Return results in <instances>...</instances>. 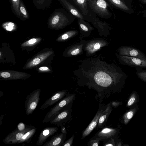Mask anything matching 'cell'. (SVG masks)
Returning <instances> with one entry per match:
<instances>
[{
	"instance_id": "6da1fadb",
	"label": "cell",
	"mask_w": 146,
	"mask_h": 146,
	"mask_svg": "<svg viewBox=\"0 0 146 146\" xmlns=\"http://www.w3.org/2000/svg\"><path fill=\"white\" fill-rule=\"evenodd\" d=\"M73 72L79 81L95 88L116 86L128 75L116 65L108 64L99 56L81 60L79 68Z\"/></svg>"
},
{
	"instance_id": "7a4b0ae2",
	"label": "cell",
	"mask_w": 146,
	"mask_h": 146,
	"mask_svg": "<svg viewBox=\"0 0 146 146\" xmlns=\"http://www.w3.org/2000/svg\"><path fill=\"white\" fill-rule=\"evenodd\" d=\"M87 2L91 10L99 16L104 19L111 16L108 9L109 5L106 0H87Z\"/></svg>"
},
{
	"instance_id": "3957f363",
	"label": "cell",
	"mask_w": 146,
	"mask_h": 146,
	"mask_svg": "<svg viewBox=\"0 0 146 146\" xmlns=\"http://www.w3.org/2000/svg\"><path fill=\"white\" fill-rule=\"evenodd\" d=\"M75 94L68 95L61 101L58 102L47 112L43 122L44 123L49 122L50 119L58 113L61 110L68 106L74 100Z\"/></svg>"
},
{
	"instance_id": "277c9868",
	"label": "cell",
	"mask_w": 146,
	"mask_h": 146,
	"mask_svg": "<svg viewBox=\"0 0 146 146\" xmlns=\"http://www.w3.org/2000/svg\"><path fill=\"white\" fill-rule=\"evenodd\" d=\"M41 92L40 89H38L31 92L26 98L25 103L26 114H32L36 108L40 100Z\"/></svg>"
},
{
	"instance_id": "5b68a950",
	"label": "cell",
	"mask_w": 146,
	"mask_h": 146,
	"mask_svg": "<svg viewBox=\"0 0 146 146\" xmlns=\"http://www.w3.org/2000/svg\"><path fill=\"white\" fill-rule=\"evenodd\" d=\"M116 56L120 63L135 68H146V60L137 58L120 55L117 53Z\"/></svg>"
},
{
	"instance_id": "8992f818",
	"label": "cell",
	"mask_w": 146,
	"mask_h": 146,
	"mask_svg": "<svg viewBox=\"0 0 146 146\" xmlns=\"http://www.w3.org/2000/svg\"><path fill=\"white\" fill-rule=\"evenodd\" d=\"M34 127L27 126L26 129L23 131H20L17 128L9 134L3 140L5 143L8 144H15L18 143L23 138L24 134Z\"/></svg>"
},
{
	"instance_id": "52a82bcc",
	"label": "cell",
	"mask_w": 146,
	"mask_h": 146,
	"mask_svg": "<svg viewBox=\"0 0 146 146\" xmlns=\"http://www.w3.org/2000/svg\"><path fill=\"white\" fill-rule=\"evenodd\" d=\"M119 54L146 60V55L139 50L134 47L123 46L117 50Z\"/></svg>"
},
{
	"instance_id": "ba28073f",
	"label": "cell",
	"mask_w": 146,
	"mask_h": 146,
	"mask_svg": "<svg viewBox=\"0 0 146 146\" xmlns=\"http://www.w3.org/2000/svg\"><path fill=\"white\" fill-rule=\"evenodd\" d=\"M67 106L61 110L50 120L49 122L52 124L60 126L67 120L71 113Z\"/></svg>"
},
{
	"instance_id": "9c48e42d",
	"label": "cell",
	"mask_w": 146,
	"mask_h": 146,
	"mask_svg": "<svg viewBox=\"0 0 146 146\" xmlns=\"http://www.w3.org/2000/svg\"><path fill=\"white\" fill-rule=\"evenodd\" d=\"M69 21L67 17L60 12H57L51 17L49 21L50 25L52 27H62L66 25Z\"/></svg>"
},
{
	"instance_id": "30bf717a",
	"label": "cell",
	"mask_w": 146,
	"mask_h": 146,
	"mask_svg": "<svg viewBox=\"0 0 146 146\" xmlns=\"http://www.w3.org/2000/svg\"><path fill=\"white\" fill-rule=\"evenodd\" d=\"M65 90L56 92L52 94V96L47 100L40 106V110H43L58 102L62 100L66 94Z\"/></svg>"
},
{
	"instance_id": "8fae6325",
	"label": "cell",
	"mask_w": 146,
	"mask_h": 146,
	"mask_svg": "<svg viewBox=\"0 0 146 146\" xmlns=\"http://www.w3.org/2000/svg\"><path fill=\"white\" fill-rule=\"evenodd\" d=\"M117 131L115 129L105 127L97 132L93 138L101 140L112 138L116 133Z\"/></svg>"
},
{
	"instance_id": "7c38bea8",
	"label": "cell",
	"mask_w": 146,
	"mask_h": 146,
	"mask_svg": "<svg viewBox=\"0 0 146 146\" xmlns=\"http://www.w3.org/2000/svg\"><path fill=\"white\" fill-rule=\"evenodd\" d=\"M58 130V128L56 127L45 128L40 133L36 144L39 146L42 145L49 137L56 133Z\"/></svg>"
},
{
	"instance_id": "4fadbf2b",
	"label": "cell",
	"mask_w": 146,
	"mask_h": 146,
	"mask_svg": "<svg viewBox=\"0 0 146 146\" xmlns=\"http://www.w3.org/2000/svg\"><path fill=\"white\" fill-rule=\"evenodd\" d=\"M104 108H99L96 115L87 128L83 132L82 139L88 135L97 125L99 118L103 111Z\"/></svg>"
},
{
	"instance_id": "5bb4252c",
	"label": "cell",
	"mask_w": 146,
	"mask_h": 146,
	"mask_svg": "<svg viewBox=\"0 0 146 146\" xmlns=\"http://www.w3.org/2000/svg\"><path fill=\"white\" fill-rule=\"evenodd\" d=\"M66 133H61L55 135L51 139L46 143L43 146H60L63 143L65 139Z\"/></svg>"
},
{
	"instance_id": "9a60e30c",
	"label": "cell",
	"mask_w": 146,
	"mask_h": 146,
	"mask_svg": "<svg viewBox=\"0 0 146 146\" xmlns=\"http://www.w3.org/2000/svg\"><path fill=\"white\" fill-rule=\"evenodd\" d=\"M112 110V106L110 103H109L106 107L104 108L99 119L98 124V127L101 128L103 127Z\"/></svg>"
},
{
	"instance_id": "2e32d148",
	"label": "cell",
	"mask_w": 146,
	"mask_h": 146,
	"mask_svg": "<svg viewBox=\"0 0 146 146\" xmlns=\"http://www.w3.org/2000/svg\"><path fill=\"white\" fill-rule=\"evenodd\" d=\"M62 3L74 16L79 19H84L83 16L73 5L66 0H60Z\"/></svg>"
},
{
	"instance_id": "e0dca14e",
	"label": "cell",
	"mask_w": 146,
	"mask_h": 146,
	"mask_svg": "<svg viewBox=\"0 0 146 146\" xmlns=\"http://www.w3.org/2000/svg\"><path fill=\"white\" fill-rule=\"evenodd\" d=\"M52 53V52L49 51L40 54L29 63L26 67L30 68L38 64Z\"/></svg>"
},
{
	"instance_id": "ac0fdd59",
	"label": "cell",
	"mask_w": 146,
	"mask_h": 146,
	"mask_svg": "<svg viewBox=\"0 0 146 146\" xmlns=\"http://www.w3.org/2000/svg\"><path fill=\"white\" fill-rule=\"evenodd\" d=\"M74 2L81 10L83 16L88 14L89 9L88 7L87 0H74Z\"/></svg>"
},
{
	"instance_id": "d6986e66",
	"label": "cell",
	"mask_w": 146,
	"mask_h": 146,
	"mask_svg": "<svg viewBox=\"0 0 146 146\" xmlns=\"http://www.w3.org/2000/svg\"><path fill=\"white\" fill-rule=\"evenodd\" d=\"M104 45V43L101 41H96L89 44L86 47V49L89 52L93 53L99 49Z\"/></svg>"
},
{
	"instance_id": "ffe728a7",
	"label": "cell",
	"mask_w": 146,
	"mask_h": 146,
	"mask_svg": "<svg viewBox=\"0 0 146 146\" xmlns=\"http://www.w3.org/2000/svg\"><path fill=\"white\" fill-rule=\"evenodd\" d=\"M111 4L121 10L125 11L130 10L127 5L121 0H107Z\"/></svg>"
},
{
	"instance_id": "44dd1931",
	"label": "cell",
	"mask_w": 146,
	"mask_h": 146,
	"mask_svg": "<svg viewBox=\"0 0 146 146\" xmlns=\"http://www.w3.org/2000/svg\"><path fill=\"white\" fill-rule=\"evenodd\" d=\"M36 131V129L35 127L31 129L26 132L24 135L22 139L20 140L18 143L23 142H28L31 139Z\"/></svg>"
},
{
	"instance_id": "7402d4cb",
	"label": "cell",
	"mask_w": 146,
	"mask_h": 146,
	"mask_svg": "<svg viewBox=\"0 0 146 146\" xmlns=\"http://www.w3.org/2000/svg\"><path fill=\"white\" fill-rule=\"evenodd\" d=\"M78 23L80 29L84 31H88L90 29H92V27L85 22L84 19H79Z\"/></svg>"
},
{
	"instance_id": "603a6c76",
	"label": "cell",
	"mask_w": 146,
	"mask_h": 146,
	"mask_svg": "<svg viewBox=\"0 0 146 146\" xmlns=\"http://www.w3.org/2000/svg\"><path fill=\"white\" fill-rule=\"evenodd\" d=\"M13 9L17 15L19 17L21 16L20 10V0H11Z\"/></svg>"
},
{
	"instance_id": "cb8c5ba5",
	"label": "cell",
	"mask_w": 146,
	"mask_h": 146,
	"mask_svg": "<svg viewBox=\"0 0 146 146\" xmlns=\"http://www.w3.org/2000/svg\"><path fill=\"white\" fill-rule=\"evenodd\" d=\"M135 109H131L126 112L123 116L124 122L125 124H127L133 117L135 113Z\"/></svg>"
},
{
	"instance_id": "d4e9b609",
	"label": "cell",
	"mask_w": 146,
	"mask_h": 146,
	"mask_svg": "<svg viewBox=\"0 0 146 146\" xmlns=\"http://www.w3.org/2000/svg\"><path fill=\"white\" fill-rule=\"evenodd\" d=\"M136 75L142 81L146 82V70L142 68H136Z\"/></svg>"
},
{
	"instance_id": "484cf974",
	"label": "cell",
	"mask_w": 146,
	"mask_h": 146,
	"mask_svg": "<svg viewBox=\"0 0 146 146\" xmlns=\"http://www.w3.org/2000/svg\"><path fill=\"white\" fill-rule=\"evenodd\" d=\"M2 26L5 29L8 31H13L16 28V25L12 22L4 23L3 24Z\"/></svg>"
},
{
	"instance_id": "4316f807",
	"label": "cell",
	"mask_w": 146,
	"mask_h": 146,
	"mask_svg": "<svg viewBox=\"0 0 146 146\" xmlns=\"http://www.w3.org/2000/svg\"><path fill=\"white\" fill-rule=\"evenodd\" d=\"M20 10L23 17L25 18H27L28 17L27 13L25 8L23 4V2L21 1L20 5Z\"/></svg>"
},
{
	"instance_id": "83f0119b",
	"label": "cell",
	"mask_w": 146,
	"mask_h": 146,
	"mask_svg": "<svg viewBox=\"0 0 146 146\" xmlns=\"http://www.w3.org/2000/svg\"><path fill=\"white\" fill-rule=\"evenodd\" d=\"M39 39L37 38H33L24 43L22 44L23 46L31 45L34 44L39 41Z\"/></svg>"
},
{
	"instance_id": "f1b7e54d",
	"label": "cell",
	"mask_w": 146,
	"mask_h": 146,
	"mask_svg": "<svg viewBox=\"0 0 146 146\" xmlns=\"http://www.w3.org/2000/svg\"><path fill=\"white\" fill-rule=\"evenodd\" d=\"M136 98V95L135 93L131 95L127 102V106L128 107L133 105L135 102Z\"/></svg>"
},
{
	"instance_id": "f546056e",
	"label": "cell",
	"mask_w": 146,
	"mask_h": 146,
	"mask_svg": "<svg viewBox=\"0 0 146 146\" xmlns=\"http://www.w3.org/2000/svg\"><path fill=\"white\" fill-rule=\"evenodd\" d=\"M76 33V32L74 31H71L67 32L62 36L61 38L63 40H66L68 38L69 36H72V35H74Z\"/></svg>"
},
{
	"instance_id": "4dcf8cb0",
	"label": "cell",
	"mask_w": 146,
	"mask_h": 146,
	"mask_svg": "<svg viewBox=\"0 0 146 146\" xmlns=\"http://www.w3.org/2000/svg\"><path fill=\"white\" fill-rule=\"evenodd\" d=\"M100 143V140L94 139H91L88 143V144L90 146H98Z\"/></svg>"
},
{
	"instance_id": "1f68e13d",
	"label": "cell",
	"mask_w": 146,
	"mask_h": 146,
	"mask_svg": "<svg viewBox=\"0 0 146 146\" xmlns=\"http://www.w3.org/2000/svg\"><path fill=\"white\" fill-rule=\"evenodd\" d=\"M74 137V135L72 136L70 139L64 143L62 145V146H72Z\"/></svg>"
},
{
	"instance_id": "d6a6232c",
	"label": "cell",
	"mask_w": 146,
	"mask_h": 146,
	"mask_svg": "<svg viewBox=\"0 0 146 146\" xmlns=\"http://www.w3.org/2000/svg\"><path fill=\"white\" fill-rule=\"evenodd\" d=\"M25 124L23 123H20L17 126V129L20 131L24 130L27 128Z\"/></svg>"
},
{
	"instance_id": "836d02e7",
	"label": "cell",
	"mask_w": 146,
	"mask_h": 146,
	"mask_svg": "<svg viewBox=\"0 0 146 146\" xmlns=\"http://www.w3.org/2000/svg\"><path fill=\"white\" fill-rule=\"evenodd\" d=\"M113 139H111V140H108L107 142H105L104 143V144L103 145L105 146H113L115 145L114 142L113 140Z\"/></svg>"
},
{
	"instance_id": "e575fe53",
	"label": "cell",
	"mask_w": 146,
	"mask_h": 146,
	"mask_svg": "<svg viewBox=\"0 0 146 146\" xmlns=\"http://www.w3.org/2000/svg\"><path fill=\"white\" fill-rule=\"evenodd\" d=\"M80 52V48H75L71 51L70 54L72 56H75L79 54Z\"/></svg>"
},
{
	"instance_id": "d590c367",
	"label": "cell",
	"mask_w": 146,
	"mask_h": 146,
	"mask_svg": "<svg viewBox=\"0 0 146 146\" xmlns=\"http://www.w3.org/2000/svg\"><path fill=\"white\" fill-rule=\"evenodd\" d=\"M1 76L4 78H9L11 76V74L9 73L8 72H3L1 73Z\"/></svg>"
},
{
	"instance_id": "8d00e7d4",
	"label": "cell",
	"mask_w": 146,
	"mask_h": 146,
	"mask_svg": "<svg viewBox=\"0 0 146 146\" xmlns=\"http://www.w3.org/2000/svg\"><path fill=\"white\" fill-rule=\"evenodd\" d=\"M39 70L41 71H44L49 70L48 68L45 66L41 67L39 68Z\"/></svg>"
},
{
	"instance_id": "74e56055",
	"label": "cell",
	"mask_w": 146,
	"mask_h": 146,
	"mask_svg": "<svg viewBox=\"0 0 146 146\" xmlns=\"http://www.w3.org/2000/svg\"><path fill=\"white\" fill-rule=\"evenodd\" d=\"M118 103L116 102H113L112 103V105L114 107L118 105Z\"/></svg>"
},
{
	"instance_id": "f35d334b",
	"label": "cell",
	"mask_w": 146,
	"mask_h": 146,
	"mask_svg": "<svg viewBox=\"0 0 146 146\" xmlns=\"http://www.w3.org/2000/svg\"><path fill=\"white\" fill-rule=\"evenodd\" d=\"M142 2L143 3H146V0H142Z\"/></svg>"
}]
</instances>
